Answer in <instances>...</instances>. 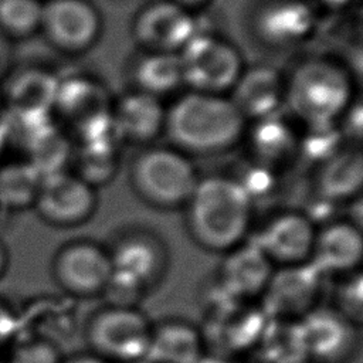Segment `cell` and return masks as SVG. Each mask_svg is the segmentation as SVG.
<instances>
[{
    "instance_id": "28",
    "label": "cell",
    "mask_w": 363,
    "mask_h": 363,
    "mask_svg": "<svg viewBox=\"0 0 363 363\" xmlns=\"http://www.w3.org/2000/svg\"><path fill=\"white\" fill-rule=\"evenodd\" d=\"M118 136L112 135L82 142V147L77 159L75 174L94 189L96 186L106 184L118 170Z\"/></svg>"
},
{
    "instance_id": "13",
    "label": "cell",
    "mask_w": 363,
    "mask_h": 363,
    "mask_svg": "<svg viewBox=\"0 0 363 363\" xmlns=\"http://www.w3.org/2000/svg\"><path fill=\"white\" fill-rule=\"evenodd\" d=\"M96 191L75 173L62 172L43 179L34 207L43 220L58 227L88 221L96 210Z\"/></svg>"
},
{
    "instance_id": "30",
    "label": "cell",
    "mask_w": 363,
    "mask_h": 363,
    "mask_svg": "<svg viewBox=\"0 0 363 363\" xmlns=\"http://www.w3.org/2000/svg\"><path fill=\"white\" fill-rule=\"evenodd\" d=\"M252 143L259 162L274 163L285 159L295 150V136L291 129L274 116L258 121Z\"/></svg>"
},
{
    "instance_id": "2",
    "label": "cell",
    "mask_w": 363,
    "mask_h": 363,
    "mask_svg": "<svg viewBox=\"0 0 363 363\" xmlns=\"http://www.w3.org/2000/svg\"><path fill=\"white\" fill-rule=\"evenodd\" d=\"M247 119L225 95L189 91L166 111L164 132L186 155H214L244 136Z\"/></svg>"
},
{
    "instance_id": "32",
    "label": "cell",
    "mask_w": 363,
    "mask_h": 363,
    "mask_svg": "<svg viewBox=\"0 0 363 363\" xmlns=\"http://www.w3.org/2000/svg\"><path fill=\"white\" fill-rule=\"evenodd\" d=\"M336 286L335 292V306L339 313L354 325L360 323L363 315V292H362V274L360 271H353L345 275Z\"/></svg>"
},
{
    "instance_id": "16",
    "label": "cell",
    "mask_w": 363,
    "mask_h": 363,
    "mask_svg": "<svg viewBox=\"0 0 363 363\" xmlns=\"http://www.w3.org/2000/svg\"><path fill=\"white\" fill-rule=\"evenodd\" d=\"M274 269L275 265L254 241L250 244L241 242L224 252L217 269L216 284L225 295L251 302L261 298Z\"/></svg>"
},
{
    "instance_id": "43",
    "label": "cell",
    "mask_w": 363,
    "mask_h": 363,
    "mask_svg": "<svg viewBox=\"0 0 363 363\" xmlns=\"http://www.w3.org/2000/svg\"><path fill=\"white\" fill-rule=\"evenodd\" d=\"M0 47H1V45H0Z\"/></svg>"
},
{
    "instance_id": "35",
    "label": "cell",
    "mask_w": 363,
    "mask_h": 363,
    "mask_svg": "<svg viewBox=\"0 0 363 363\" xmlns=\"http://www.w3.org/2000/svg\"><path fill=\"white\" fill-rule=\"evenodd\" d=\"M61 363H108V362L89 352V353L75 354V356H72V357H69L67 360H62Z\"/></svg>"
},
{
    "instance_id": "17",
    "label": "cell",
    "mask_w": 363,
    "mask_h": 363,
    "mask_svg": "<svg viewBox=\"0 0 363 363\" xmlns=\"http://www.w3.org/2000/svg\"><path fill=\"white\" fill-rule=\"evenodd\" d=\"M41 26L58 47L82 51L98 40L102 24L88 0H51L43 6Z\"/></svg>"
},
{
    "instance_id": "11",
    "label": "cell",
    "mask_w": 363,
    "mask_h": 363,
    "mask_svg": "<svg viewBox=\"0 0 363 363\" xmlns=\"http://www.w3.org/2000/svg\"><path fill=\"white\" fill-rule=\"evenodd\" d=\"M55 108L72 122L82 142L116 136L112 126L113 104L102 85L92 79L72 78L60 82Z\"/></svg>"
},
{
    "instance_id": "41",
    "label": "cell",
    "mask_w": 363,
    "mask_h": 363,
    "mask_svg": "<svg viewBox=\"0 0 363 363\" xmlns=\"http://www.w3.org/2000/svg\"><path fill=\"white\" fill-rule=\"evenodd\" d=\"M302 363H309V362H302Z\"/></svg>"
},
{
    "instance_id": "3",
    "label": "cell",
    "mask_w": 363,
    "mask_h": 363,
    "mask_svg": "<svg viewBox=\"0 0 363 363\" xmlns=\"http://www.w3.org/2000/svg\"><path fill=\"white\" fill-rule=\"evenodd\" d=\"M352 96L350 74L332 60L309 58L285 79L284 105L309 128L333 126L349 111Z\"/></svg>"
},
{
    "instance_id": "31",
    "label": "cell",
    "mask_w": 363,
    "mask_h": 363,
    "mask_svg": "<svg viewBox=\"0 0 363 363\" xmlns=\"http://www.w3.org/2000/svg\"><path fill=\"white\" fill-rule=\"evenodd\" d=\"M43 4L38 0H0V23L20 34L41 26Z\"/></svg>"
},
{
    "instance_id": "1",
    "label": "cell",
    "mask_w": 363,
    "mask_h": 363,
    "mask_svg": "<svg viewBox=\"0 0 363 363\" xmlns=\"http://www.w3.org/2000/svg\"><path fill=\"white\" fill-rule=\"evenodd\" d=\"M254 203L240 183L223 174L200 177L184 204L186 227L193 241L213 252H227L244 242Z\"/></svg>"
},
{
    "instance_id": "12",
    "label": "cell",
    "mask_w": 363,
    "mask_h": 363,
    "mask_svg": "<svg viewBox=\"0 0 363 363\" xmlns=\"http://www.w3.org/2000/svg\"><path fill=\"white\" fill-rule=\"evenodd\" d=\"M197 33L193 13L172 0L147 4L133 21V37L147 52L179 54Z\"/></svg>"
},
{
    "instance_id": "9",
    "label": "cell",
    "mask_w": 363,
    "mask_h": 363,
    "mask_svg": "<svg viewBox=\"0 0 363 363\" xmlns=\"http://www.w3.org/2000/svg\"><path fill=\"white\" fill-rule=\"evenodd\" d=\"M52 275L57 284L78 298L102 295L112 275L108 248L91 240H75L54 255Z\"/></svg>"
},
{
    "instance_id": "37",
    "label": "cell",
    "mask_w": 363,
    "mask_h": 363,
    "mask_svg": "<svg viewBox=\"0 0 363 363\" xmlns=\"http://www.w3.org/2000/svg\"><path fill=\"white\" fill-rule=\"evenodd\" d=\"M196 363H230V360L210 354V353H204Z\"/></svg>"
},
{
    "instance_id": "18",
    "label": "cell",
    "mask_w": 363,
    "mask_h": 363,
    "mask_svg": "<svg viewBox=\"0 0 363 363\" xmlns=\"http://www.w3.org/2000/svg\"><path fill=\"white\" fill-rule=\"evenodd\" d=\"M316 14L305 0H269L254 16L257 37L271 47H291L305 41L315 30Z\"/></svg>"
},
{
    "instance_id": "14",
    "label": "cell",
    "mask_w": 363,
    "mask_h": 363,
    "mask_svg": "<svg viewBox=\"0 0 363 363\" xmlns=\"http://www.w3.org/2000/svg\"><path fill=\"white\" fill-rule=\"evenodd\" d=\"M299 322L309 363H345L353 356L356 325L336 309L316 306Z\"/></svg>"
},
{
    "instance_id": "24",
    "label": "cell",
    "mask_w": 363,
    "mask_h": 363,
    "mask_svg": "<svg viewBox=\"0 0 363 363\" xmlns=\"http://www.w3.org/2000/svg\"><path fill=\"white\" fill-rule=\"evenodd\" d=\"M363 184V157L359 149L340 150L328 157L318 174V191L329 201L359 196Z\"/></svg>"
},
{
    "instance_id": "7",
    "label": "cell",
    "mask_w": 363,
    "mask_h": 363,
    "mask_svg": "<svg viewBox=\"0 0 363 363\" xmlns=\"http://www.w3.org/2000/svg\"><path fill=\"white\" fill-rule=\"evenodd\" d=\"M217 301L206 309L204 326L200 329L206 352L230 360L231 356L255 349L268 316L261 306L238 301L218 289Z\"/></svg>"
},
{
    "instance_id": "34",
    "label": "cell",
    "mask_w": 363,
    "mask_h": 363,
    "mask_svg": "<svg viewBox=\"0 0 363 363\" xmlns=\"http://www.w3.org/2000/svg\"><path fill=\"white\" fill-rule=\"evenodd\" d=\"M17 328V320L10 308L0 301V347L10 342Z\"/></svg>"
},
{
    "instance_id": "5",
    "label": "cell",
    "mask_w": 363,
    "mask_h": 363,
    "mask_svg": "<svg viewBox=\"0 0 363 363\" xmlns=\"http://www.w3.org/2000/svg\"><path fill=\"white\" fill-rule=\"evenodd\" d=\"M130 186L145 203L174 210L184 207L200 179L189 155L176 147H147L132 162Z\"/></svg>"
},
{
    "instance_id": "8",
    "label": "cell",
    "mask_w": 363,
    "mask_h": 363,
    "mask_svg": "<svg viewBox=\"0 0 363 363\" xmlns=\"http://www.w3.org/2000/svg\"><path fill=\"white\" fill-rule=\"evenodd\" d=\"M179 57L183 82L196 92L225 95L244 69L238 48L208 34L197 33L179 52Z\"/></svg>"
},
{
    "instance_id": "22",
    "label": "cell",
    "mask_w": 363,
    "mask_h": 363,
    "mask_svg": "<svg viewBox=\"0 0 363 363\" xmlns=\"http://www.w3.org/2000/svg\"><path fill=\"white\" fill-rule=\"evenodd\" d=\"M206 353L199 328L183 319H167L153 325L146 363H196Z\"/></svg>"
},
{
    "instance_id": "20",
    "label": "cell",
    "mask_w": 363,
    "mask_h": 363,
    "mask_svg": "<svg viewBox=\"0 0 363 363\" xmlns=\"http://www.w3.org/2000/svg\"><path fill=\"white\" fill-rule=\"evenodd\" d=\"M228 96L241 115L257 121L277 115L285 96V78L269 65L244 68Z\"/></svg>"
},
{
    "instance_id": "15",
    "label": "cell",
    "mask_w": 363,
    "mask_h": 363,
    "mask_svg": "<svg viewBox=\"0 0 363 363\" xmlns=\"http://www.w3.org/2000/svg\"><path fill=\"white\" fill-rule=\"evenodd\" d=\"M316 231L305 213L285 211L267 221L254 242L274 265H295L309 262Z\"/></svg>"
},
{
    "instance_id": "25",
    "label": "cell",
    "mask_w": 363,
    "mask_h": 363,
    "mask_svg": "<svg viewBox=\"0 0 363 363\" xmlns=\"http://www.w3.org/2000/svg\"><path fill=\"white\" fill-rule=\"evenodd\" d=\"M255 350L264 363L308 362L299 320L268 319Z\"/></svg>"
},
{
    "instance_id": "4",
    "label": "cell",
    "mask_w": 363,
    "mask_h": 363,
    "mask_svg": "<svg viewBox=\"0 0 363 363\" xmlns=\"http://www.w3.org/2000/svg\"><path fill=\"white\" fill-rule=\"evenodd\" d=\"M108 252L112 275L102 294L108 298V305L136 306L160 282L169 267L164 242L146 228L125 230Z\"/></svg>"
},
{
    "instance_id": "26",
    "label": "cell",
    "mask_w": 363,
    "mask_h": 363,
    "mask_svg": "<svg viewBox=\"0 0 363 363\" xmlns=\"http://www.w3.org/2000/svg\"><path fill=\"white\" fill-rule=\"evenodd\" d=\"M135 81L138 91L156 98L176 91L184 85L179 54L146 52L135 67Z\"/></svg>"
},
{
    "instance_id": "19",
    "label": "cell",
    "mask_w": 363,
    "mask_h": 363,
    "mask_svg": "<svg viewBox=\"0 0 363 363\" xmlns=\"http://www.w3.org/2000/svg\"><path fill=\"white\" fill-rule=\"evenodd\" d=\"M362 231L353 221H333L316 231L309 262L322 275H345L359 269Z\"/></svg>"
},
{
    "instance_id": "6",
    "label": "cell",
    "mask_w": 363,
    "mask_h": 363,
    "mask_svg": "<svg viewBox=\"0 0 363 363\" xmlns=\"http://www.w3.org/2000/svg\"><path fill=\"white\" fill-rule=\"evenodd\" d=\"M153 325L136 306L106 305L96 311L85 328L91 353L108 363L145 360Z\"/></svg>"
},
{
    "instance_id": "36",
    "label": "cell",
    "mask_w": 363,
    "mask_h": 363,
    "mask_svg": "<svg viewBox=\"0 0 363 363\" xmlns=\"http://www.w3.org/2000/svg\"><path fill=\"white\" fill-rule=\"evenodd\" d=\"M173 3L182 6L183 9L189 10V11H193L196 9H200V7H204L206 4H208L211 0H172Z\"/></svg>"
},
{
    "instance_id": "29",
    "label": "cell",
    "mask_w": 363,
    "mask_h": 363,
    "mask_svg": "<svg viewBox=\"0 0 363 363\" xmlns=\"http://www.w3.org/2000/svg\"><path fill=\"white\" fill-rule=\"evenodd\" d=\"M43 177L27 163H9L0 167V207L21 210L34 206Z\"/></svg>"
},
{
    "instance_id": "40",
    "label": "cell",
    "mask_w": 363,
    "mask_h": 363,
    "mask_svg": "<svg viewBox=\"0 0 363 363\" xmlns=\"http://www.w3.org/2000/svg\"><path fill=\"white\" fill-rule=\"evenodd\" d=\"M6 135H4V132H3V129H1V126H0V155H1V152H3V149H4V145H6Z\"/></svg>"
},
{
    "instance_id": "21",
    "label": "cell",
    "mask_w": 363,
    "mask_h": 363,
    "mask_svg": "<svg viewBox=\"0 0 363 363\" xmlns=\"http://www.w3.org/2000/svg\"><path fill=\"white\" fill-rule=\"evenodd\" d=\"M166 109L159 98L142 91L123 96L112 108V126L119 139L146 143L164 130Z\"/></svg>"
},
{
    "instance_id": "27",
    "label": "cell",
    "mask_w": 363,
    "mask_h": 363,
    "mask_svg": "<svg viewBox=\"0 0 363 363\" xmlns=\"http://www.w3.org/2000/svg\"><path fill=\"white\" fill-rule=\"evenodd\" d=\"M26 149L28 152L27 163L43 179L67 172L72 156L69 140L51 123L35 133Z\"/></svg>"
},
{
    "instance_id": "42",
    "label": "cell",
    "mask_w": 363,
    "mask_h": 363,
    "mask_svg": "<svg viewBox=\"0 0 363 363\" xmlns=\"http://www.w3.org/2000/svg\"><path fill=\"white\" fill-rule=\"evenodd\" d=\"M139 363H146V362H139Z\"/></svg>"
},
{
    "instance_id": "23",
    "label": "cell",
    "mask_w": 363,
    "mask_h": 363,
    "mask_svg": "<svg viewBox=\"0 0 363 363\" xmlns=\"http://www.w3.org/2000/svg\"><path fill=\"white\" fill-rule=\"evenodd\" d=\"M60 81L50 72L33 69L16 78L10 88V112L34 123H48L55 108Z\"/></svg>"
},
{
    "instance_id": "39",
    "label": "cell",
    "mask_w": 363,
    "mask_h": 363,
    "mask_svg": "<svg viewBox=\"0 0 363 363\" xmlns=\"http://www.w3.org/2000/svg\"><path fill=\"white\" fill-rule=\"evenodd\" d=\"M326 6H330V7H343L345 4H347L349 1L352 0H318Z\"/></svg>"
},
{
    "instance_id": "10",
    "label": "cell",
    "mask_w": 363,
    "mask_h": 363,
    "mask_svg": "<svg viewBox=\"0 0 363 363\" xmlns=\"http://www.w3.org/2000/svg\"><path fill=\"white\" fill-rule=\"evenodd\" d=\"M323 275L302 262L274 269L261 295V308L268 319L301 320L318 306Z\"/></svg>"
},
{
    "instance_id": "38",
    "label": "cell",
    "mask_w": 363,
    "mask_h": 363,
    "mask_svg": "<svg viewBox=\"0 0 363 363\" xmlns=\"http://www.w3.org/2000/svg\"><path fill=\"white\" fill-rule=\"evenodd\" d=\"M6 265H7V251H6L4 245L0 241V277L6 269Z\"/></svg>"
},
{
    "instance_id": "33",
    "label": "cell",
    "mask_w": 363,
    "mask_h": 363,
    "mask_svg": "<svg viewBox=\"0 0 363 363\" xmlns=\"http://www.w3.org/2000/svg\"><path fill=\"white\" fill-rule=\"evenodd\" d=\"M58 347L47 339H31L13 350L9 363H61Z\"/></svg>"
}]
</instances>
